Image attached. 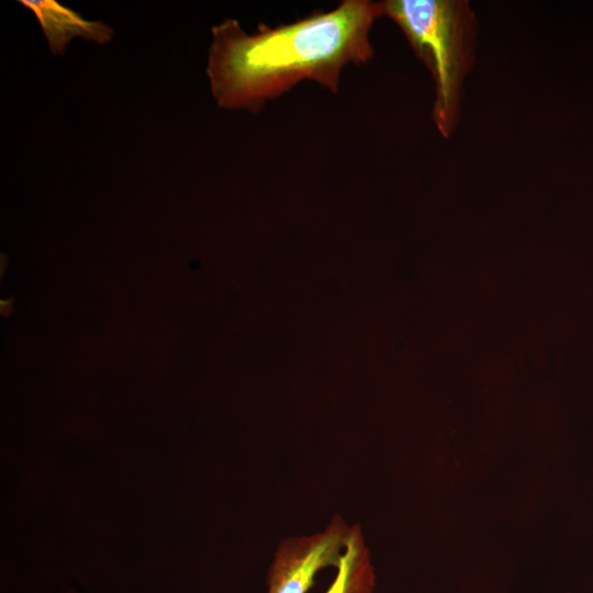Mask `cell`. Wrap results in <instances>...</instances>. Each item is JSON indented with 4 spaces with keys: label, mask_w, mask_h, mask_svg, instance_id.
Instances as JSON below:
<instances>
[{
    "label": "cell",
    "mask_w": 593,
    "mask_h": 593,
    "mask_svg": "<svg viewBox=\"0 0 593 593\" xmlns=\"http://www.w3.org/2000/svg\"><path fill=\"white\" fill-rule=\"evenodd\" d=\"M381 15V2L343 0L289 24H259L253 34L224 20L211 30L206 66L217 105L258 111L304 79L336 93L345 66L372 59L369 34Z\"/></svg>",
    "instance_id": "1"
},
{
    "label": "cell",
    "mask_w": 593,
    "mask_h": 593,
    "mask_svg": "<svg viewBox=\"0 0 593 593\" xmlns=\"http://www.w3.org/2000/svg\"><path fill=\"white\" fill-rule=\"evenodd\" d=\"M383 15L393 20L435 82L434 122L445 137L459 112L463 78L471 66L474 16L458 0L381 1Z\"/></svg>",
    "instance_id": "2"
},
{
    "label": "cell",
    "mask_w": 593,
    "mask_h": 593,
    "mask_svg": "<svg viewBox=\"0 0 593 593\" xmlns=\"http://www.w3.org/2000/svg\"><path fill=\"white\" fill-rule=\"evenodd\" d=\"M349 527L334 515L323 530L282 539L267 571L266 593H307L323 569L337 567Z\"/></svg>",
    "instance_id": "3"
},
{
    "label": "cell",
    "mask_w": 593,
    "mask_h": 593,
    "mask_svg": "<svg viewBox=\"0 0 593 593\" xmlns=\"http://www.w3.org/2000/svg\"><path fill=\"white\" fill-rule=\"evenodd\" d=\"M22 5L36 16L46 36L48 47L55 55L63 54L75 37H82L98 44L112 40L113 30L100 21L83 19L76 11L55 0H21Z\"/></svg>",
    "instance_id": "4"
},
{
    "label": "cell",
    "mask_w": 593,
    "mask_h": 593,
    "mask_svg": "<svg viewBox=\"0 0 593 593\" xmlns=\"http://www.w3.org/2000/svg\"><path fill=\"white\" fill-rule=\"evenodd\" d=\"M376 573L358 524L349 527L336 574L325 593H374Z\"/></svg>",
    "instance_id": "5"
}]
</instances>
